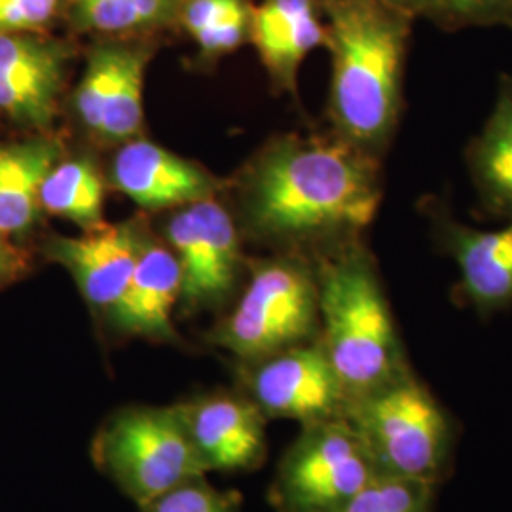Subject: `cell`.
<instances>
[{
	"label": "cell",
	"mask_w": 512,
	"mask_h": 512,
	"mask_svg": "<svg viewBox=\"0 0 512 512\" xmlns=\"http://www.w3.org/2000/svg\"><path fill=\"white\" fill-rule=\"evenodd\" d=\"M348 420L382 475L437 486L452 456V423L414 372L348 404Z\"/></svg>",
	"instance_id": "obj_4"
},
{
	"label": "cell",
	"mask_w": 512,
	"mask_h": 512,
	"mask_svg": "<svg viewBox=\"0 0 512 512\" xmlns=\"http://www.w3.org/2000/svg\"><path fill=\"white\" fill-rule=\"evenodd\" d=\"M183 274L164 245L143 247L126 291L107 313L114 329L154 340H173L171 313L181 300Z\"/></svg>",
	"instance_id": "obj_16"
},
{
	"label": "cell",
	"mask_w": 512,
	"mask_h": 512,
	"mask_svg": "<svg viewBox=\"0 0 512 512\" xmlns=\"http://www.w3.org/2000/svg\"><path fill=\"white\" fill-rule=\"evenodd\" d=\"M418 16L450 31L511 25L512 0H421Z\"/></svg>",
	"instance_id": "obj_25"
},
{
	"label": "cell",
	"mask_w": 512,
	"mask_h": 512,
	"mask_svg": "<svg viewBox=\"0 0 512 512\" xmlns=\"http://www.w3.org/2000/svg\"><path fill=\"white\" fill-rule=\"evenodd\" d=\"M31 260L6 234L0 232V289L10 287L29 272Z\"/></svg>",
	"instance_id": "obj_28"
},
{
	"label": "cell",
	"mask_w": 512,
	"mask_h": 512,
	"mask_svg": "<svg viewBox=\"0 0 512 512\" xmlns=\"http://www.w3.org/2000/svg\"><path fill=\"white\" fill-rule=\"evenodd\" d=\"M442 247L456 262L459 289L478 313L512 304V219L495 230H478L456 219H439Z\"/></svg>",
	"instance_id": "obj_14"
},
{
	"label": "cell",
	"mask_w": 512,
	"mask_h": 512,
	"mask_svg": "<svg viewBox=\"0 0 512 512\" xmlns=\"http://www.w3.org/2000/svg\"><path fill=\"white\" fill-rule=\"evenodd\" d=\"M509 27H512V21H511V25H509Z\"/></svg>",
	"instance_id": "obj_30"
},
{
	"label": "cell",
	"mask_w": 512,
	"mask_h": 512,
	"mask_svg": "<svg viewBox=\"0 0 512 512\" xmlns=\"http://www.w3.org/2000/svg\"><path fill=\"white\" fill-rule=\"evenodd\" d=\"M376 160L340 137L275 143L249 177L247 213L253 228L281 241L365 230L382 202Z\"/></svg>",
	"instance_id": "obj_1"
},
{
	"label": "cell",
	"mask_w": 512,
	"mask_h": 512,
	"mask_svg": "<svg viewBox=\"0 0 512 512\" xmlns=\"http://www.w3.org/2000/svg\"><path fill=\"white\" fill-rule=\"evenodd\" d=\"M247 397L268 420L285 418L300 425L342 418L349 404L319 338L253 363Z\"/></svg>",
	"instance_id": "obj_8"
},
{
	"label": "cell",
	"mask_w": 512,
	"mask_h": 512,
	"mask_svg": "<svg viewBox=\"0 0 512 512\" xmlns=\"http://www.w3.org/2000/svg\"><path fill=\"white\" fill-rule=\"evenodd\" d=\"M80 29L99 35H137L179 18L183 0H71Z\"/></svg>",
	"instance_id": "obj_21"
},
{
	"label": "cell",
	"mask_w": 512,
	"mask_h": 512,
	"mask_svg": "<svg viewBox=\"0 0 512 512\" xmlns=\"http://www.w3.org/2000/svg\"><path fill=\"white\" fill-rule=\"evenodd\" d=\"M143 512H239L238 495L213 488L205 475L190 478L141 507Z\"/></svg>",
	"instance_id": "obj_26"
},
{
	"label": "cell",
	"mask_w": 512,
	"mask_h": 512,
	"mask_svg": "<svg viewBox=\"0 0 512 512\" xmlns=\"http://www.w3.org/2000/svg\"><path fill=\"white\" fill-rule=\"evenodd\" d=\"M133 46L105 44L93 50L86 73L74 93V107L82 126L99 137L103 116L107 112L112 93L128 65Z\"/></svg>",
	"instance_id": "obj_22"
},
{
	"label": "cell",
	"mask_w": 512,
	"mask_h": 512,
	"mask_svg": "<svg viewBox=\"0 0 512 512\" xmlns=\"http://www.w3.org/2000/svg\"><path fill=\"white\" fill-rule=\"evenodd\" d=\"M143 247L129 224H101L86 230L82 238L50 241L48 255L73 275L92 308L109 313L126 291Z\"/></svg>",
	"instance_id": "obj_12"
},
{
	"label": "cell",
	"mask_w": 512,
	"mask_h": 512,
	"mask_svg": "<svg viewBox=\"0 0 512 512\" xmlns=\"http://www.w3.org/2000/svg\"><path fill=\"white\" fill-rule=\"evenodd\" d=\"M433 484L380 475L336 512H431Z\"/></svg>",
	"instance_id": "obj_24"
},
{
	"label": "cell",
	"mask_w": 512,
	"mask_h": 512,
	"mask_svg": "<svg viewBox=\"0 0 512 512\" xmlns=\"http://www.w3.org/2000/svg\"><path fill=\"white\" fill-rule=\"evenodd\" d=\"M112 181L143 209H167L213 198L217 183L202 167L190 164L150 141H128L112 164Z\"/></svg>",
	"instance_id": "obj_13"
},
{
	"label": "cell",
	"mask_w": 512,
	"mask_h": 512,
	"mask_svg": "<svg viewBox=\"0 0 512 512\" xmlns=\"http://www.w3.org/2000/svg\"><path fill=\"white\" fill-rule=\"evenodd\" d=\"M177 408L205 471H253L266 459L268 418L247 395H203Z\"/></svg>",
	"instance_id": "obj_10"
},
{
	"label": "cell",
	"mask_w": 512,
	"mask_h": 512,
	"mask_svg": "<svg viewBox=\"0 0 512 512\" xmlns=\"http://www.w3.org/2000/svg\"><path fill=\"white\" fill-rule=\"evenodd\" d=\"M61 148L54 139L37 137L0 147V232H27L38 217L40 190L59 162Z\"/></svg>",
	"instance_id": "obj_18"
},
{
	"label": "cell",
	"mask_w": 512,
	"mask_h": 512,
	"mask_svg": "<svg viewBox=\"0 0 512 512\" xmlns=\"http://www.w3.org/2000/svg\"><path fill=\"white\" fill-rule=\"evenodd\" d=\"M61 8L63 0H0V35L44 33Z\"/></svg>",
	"instance_id": "obj_27"
},
{
	"label": "cell",
	"mask_w": 512,
	"mask_h": 512,
	"mask_svg": "<svg viewBox=\"0 0 512 512\" xmlns=\"http://www.w3.org/2000/svg\"><path fill=\"white\" fill-rule=\"evenodd\" d=\"M167 238L177 256L186 308H202L222 300L238 272L236 226L226 209L207 198L192 203L169 220Z\"/></svg>",
	"instance_id": "obj_9"
},
{
	"label": "cell",
	"mask_w": 512,
	"mask_h": 512,
	"mask_svg": "<svg viewBox=\"0 0 512 512\" xmlns=\"http://www.w3.org/2000/svg\"><path fill=\"white\" fill-rule=\"evenodd\" d=\"M332 57L330 120L340 139L378 158L403 112L414 16L384 0H321Z\"/></svg>",
	"instance_id": "obj_2"
},
{
	"label": "cell",
	"mask_w": 512,
	"mask_h": 512,
	"mask_svg": "<svg viewBox=\"0 0 512 512\" xmlns=\"http://www.w3.org/2000/svg\"><path fill=\"white\" fill-rule=\"evenodd\" d=\"M380 475L348 416L317 421L279 461L270 499L279 512H336Z\"/></svg>",
	"instance_id": "obj_7"
},
{
	"label": "cell",
	"mask_w": 512,
	"mask_h": 512,
	"mask_svg": "<svg viewBox=\"0 0 512 512\" xmlns=\"http://www.w3.org/2000/svg\"><path fill=\"white\" fill-rule=\"evenodd\" d=\"M92 458L139 507L207 473L177 404L114 412L93 439Z\"/></svg>",
	"instance_id": "obj_5"
},
{
	"label": "cell",
	"mask_w": 512,
	"mask_h": 512,
	"mask_svg": "<svg viewBox=\"0 0 512 512\" xmlns=\"http://www.w3.org/2000/svg\"><path fill=\"white\" fill-rule=\"evenodd\" d=\"M467 165L484 207L512 219V74H503L494 107L467 150Z\"/></svg>",
	"instance_id": "obj_17"
},
{
	"label": "cell",
	"mask_w": 512,
	"mask_h": 512,
	"mask_svg": "<svg viewBox=\"0 0 512 512\" xmlns=\"http://www.w3.org/2000/svg\"><path fill=\"white\" fill-rule=\"evenodd\" d=\"M179 19L203 55L230 54L251 40L247 0H183Z\"/></svg>",
	"instance_id": "obj_20"
},
{
	"label": "cell",
	"mask_w": 512,
	"mask_h": 512,
	"mask_svg": "<svg viewBox=\"0 0 512 512\" xmlns=\"http://www.w3.org/2000/svg\"><path fill=\"white\" fill-rule=\"evenodd\" d=\"M319 338L315 270L296 258L264 262L217 334L222 348L247 363Z\"/></svg>",
	"instance_id": "obj_6"
},
{
	"label": "cell",
	"mask_w": 512,
	"mask_h": 512,
	"mask_svg": "<svg viewBox=\"0 0 512 512\" xmlns=\"http://www.w3.org/2000/svg\"><path fill=\"white\" fill-rule=\"evenodd\" d=\"M69 50L42 33L0 35V112L19 124L52 122Z\"/></svg>",
	"instance_id": "obj_11"
},
{
	"label": "cell",
	"mask_w": 512,
	"mask_h": 512,
	"mask_svg": "<svg viewBox=\"0 0 512 512\" xmlns=\"http://www.w3.org/2000/svg\"><path fill=\"white\" fill-rule=\"evenodd\" d=\"M147 61L145 48H133L103 116L99 139L109 143H128L139 135L143 126V86Z\"/></svg>",
	"instance_id": "obj_23"
},
{
	"label": "cell",
	"mask_w": 512,
	"mask_h": 512,
	"mask_svg": "<svg viewBox=\"0 0 512 512\" xmlns=\"http://www.w3.org/2000/svg\"><path fill=\"white\" fill-rule=\"evenodd\" d=\"M384 2L399 8V10H403V12L414 16V18H418V14H420L421 0H384Z\"/></svg>",
	"instance_id": "obj_29"
},
{
	"label": "cell",
	"mask_w": 512,
	"mask_h": 512,
	"mask_svg": "<svg viewBox=\"0 0 512 512\" xmlns=\"http://www.w3.org/2000/svg\"><path fill=\"white\" fill-rule=\"evenodd\" d=\"M319 342L349 403L412 372L372 256L348 243L321 260Z\"/></svg>",
	"instance_id": "obj_3"
},
{
	"label": "cell",
	"mask_w": 512,
	"mask_h": 512,
	"mask_svg": "<svg viewBox=\"0 0 512 512\" xmlns=\"http://www.w3.org/2000/svg\"><path fill=\"white\" fill-rule=\"evenodd\" d=\"M321 0H262L253 8L251 42L266 71L287 92L296 90L304 59L327 44Z\"/></svg>",
	"instance_id": "obj_15"
},
{
	"label": "cell",
	"mask_w": 512,
	"mask_h": 512,
	"mask_svg": "<svg viewBox=\"0 0 512 512\" xmlns=\"http://www.w3.org/2000/svg\"><path fill=\"white\" fill-rule=\"evenodd\" d=\"M40 205L52 215L92 230L103 224L105 188L88 160L57 162L42 184Z\"/></svg>",
	"instance_id": "obj_19"
}]
</instances>
